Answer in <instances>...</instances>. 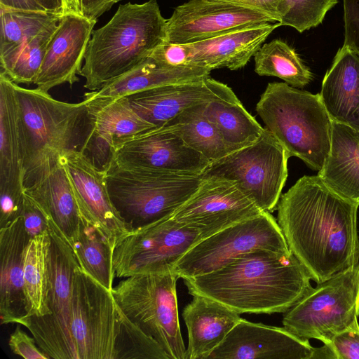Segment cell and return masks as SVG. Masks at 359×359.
I'll return each mask as SVG.
<instances>
[{
    "mask_svg": "<svg viewBox=\"0 0 359 359\" xmlns=\"http://www.w3.org/2000/svg\"><path fill=\"white\" fill-rule=\"evenodd\" d=\"M359 205L304 175L281 195L277 222L290 252L320 283L359 262Z\"/></svg>",
    "mask_w": 359,
    "mask_h": 359,
    "instance_id": "6da1fadb",
    "label": "cell"
},
{
    "mask_svg": "<svg viewBox=\"0 0 359 359\" xmlns=\"http://www.w3.org/2000/svg\"><path fill=\"white\" fill-rule=\"evenodd\" d=\"M290 252L257 249L210 273L183 279L189 293L212 299L241 314L285 313L313 287Z\"/></svg>",
    "mask_w": 359,
    "mask_h": 359,
    "instance_id": "7a4b0ae2",
    "label": "cell"
},
{
    "mask_svg": "<svg viewBox=\"0 0 359 359\" xmlns=\"http://www.w3.org/2000/svg\"><path fill=\"white\" fill-rule=\"evenodd\" d=\"M166 22L156 0L120 5L106 25L92 32L79 73L84 87L97 90L146 60L165 41Z\"/></svg>",
    "mask_w": 359,
    "mask_h": 359,
    "instance_id": "3957f363",
    "label": "cell"
},
{
    "mask_svg": "<svg viewBox=\"0 0 359 359\" xmlns=\"http://www.w3.org/2000/svg\"><path fill=\"white\" fill-rule=\"evenodd\" d=\"M22 144L25 184L66 152L81 151L90 128L88 101L69 103L14 83Z\"/></svg>",
    "mask_w": 359,
    "mask_h": 359,
    "instance_id": "277c9868",
    "label": "cell"
},
{
    "mask_svg": "<svg viewBox=\"0 0 359 359\" xmlns=\"http://www.w3.org/2000/svg\"><path fill=\"white\" fill-rule=\"evenodd\" d=\"M256 111L289 156H296L320 171L331 147L332 120L320 94H312L285 82L269 83Z\"/></svg>",
    "mask_w": 359,
    "mask_h": 359,
    "instance_id": "5b68a950",
    "label": "cell"
},
{
    "mask_svg": "<svg viewBox=\"0 0 359 359\" xmlns=\"http://www.w3.org/2000/svg\"><path fill=\"white\" fill-rule=\"evenodd\" d=\"M104 172L111 202L130 231L171 217L203 180L115 161Z\"/></svg>",
    "mask_w": 359,
    "mask_h": 359,
    "instance_id": "8992f818",
    "label": "cell"
},
{
    "mask_svg": "<svg viewBox=\"0 0 359 359\" xmlns=\"http://www.w3.org/2000/svg\"><path fill=\"white\" fill-rule=\"evenodd\" d=\"M169 271L127 277L111 290L125 315L155 339L170 359H186L181 334L176 283Z\"/></svg>",
    "mask_w": 359,
    "mask_h": 359,
    "instance_id": "52a82bcc",
    "label": "cell"
},
{
    "mask_svg": "<svg viewBox=\"0 0 359 359\" xmlns=\"http://www.w3.org/2000/svg\"><path fill=\"white\" fill-rule=\"evenodd\" d=\"M359 316V262L318 283L285 312L283 327L305 339L328 344Z\"/></svg>",
    "mask_w": 359,
    "mask_h": 359,
    "instance_id": "ba28073f",
    "label": "cell"
},
{
    "mask_svg": "<svg viewBox=\"0 0 359 359\" xmlns=\"http://www.w3.org/2000/svg\"><path fill=\"white\" fill-rule=\"evenodd\" d=\"M285 148L266 128L252 144L211 163L203 178L233 181L263 211L273 212L287 177Z\"/></svg>",
    "mask_w": 359,
    "mask_h": 359,
    "instance_id": "9c48e42d",
    "label": "cell"
},
{
    "mask_svg": "<svg viewBox=\"0 0 359 359\" xmlns=\"http://www.w3.org/2000/svg\"><path fill=\"white\" fill-rule=\"evenodd\" d=\"M48 233L49 313L27 318L22 325L50 358L76 359L70 325L74 271L79 264L70 245L50 222Z\"/></svg>",
    "mask_w": 359,
    "mask_h": 359,
    "instance_id": "30bf717a",
    "label": "cell"
},
{
    "mask_svg": "<svg viewBox=\"0 0 359 359\" xmlns=\"http://www.w3.org/2000/svg\"><path fill=\"white\" fill-rule=\"evenodd\" d=\"M257 249L290 252L277 221L269 212L264 211L203 238L180 259L172 271L182 279L206 274Z\"/></svg>",
    "mask_w": 359,
    "mask_h": 359,
    "instance_id": "8fae6325",
    "label": "cell"
},
{
    "mask_svg": "<svg viewBox=\"0 0 359 359\" xmlns=\"http://www.w3.org/2000/svg\"><path fill=\"white\" fill-rule=\"evenodd\" d=\"M203 238L201 229L171 217L134 229L114 249L115 276L127 278L172 271L180 259Z\"/></svg>",
    "mask_w": 359,
    "mask_h": 359,
    "instance_id": "7c38bea8",
    "label": "cell"
},
{
    "mask_svg": "<svg viewBox=\"0 0 359 359\" xmlns=\"http://www.w3.org/2000/svg\"><path fill=\"white\" fill-rule=\"evenodd\" d=\"M118 327V305L111 290L78 266L70 325L76 359H115Z\"/></svg>",
    "mask_w": 359,
    "mask_h": 359,
    "instance_id": "4fadbf2b",
    "label": "cell"
},
{
    "mask_svg": "<svg viewBox=\"0 0 359 359\" xmlns=\"http://www.w3.org/2000/svg\"><path fill=\"white\" fill-rule=\"evenodd\" d=\"M276 22L267 12L252 6L218 0H189L177 6L167 20L165 41L192 43Z\"/></svg>",
    "mask_w": 359,
    "mask_h": 359,
    "instance_id": "5bb4252c",
    "label": "cell"
},
{
    "mask_svg": "<svg viewBox=\"0 0 359 359\" xmlns=\"http://www.w3.org/2000/svg\"><path fill=\"white\" fill-rule=\"evenodd\" d=\"M262 212L235 182L203 178L196 192L171 217L201 229L206 238Z\"/></svg>",
    "mask_w": 359,
    "mask_h": 359,
    "instance_id": "9a60e30c",
    "label": "cell"
},
{
    "mask_svg": "<svg viewBox=\"0 0 359 359\" xmlns=\"http://www.w3.org/2000/svg\"><path fill=\"white\" fill-rule=\"evenodd\" d=\"M75 195L81 215L109 242L116 245L130 232L114 208L104 170L96 167L79 150H71L60 158Z\"/></svg>",
    "mask_w": 359,
    "mask_h": 359,
    "instance_id": "2e32d148",
    "label": "cell"
},
{
    "mask_svg": "<svg viewBox=\"0 0 359 359\" xmlns=\"http://www.w3.org/2000/svg\"><path fill=\"white\" fill-rule=\"evenodd\" d=\"M113 161L165 172L201 175L210 162L165 126L121 142Z\"/></svg>",
    "mask_w": 359,
    "mask_h": 359,
    "instance_id": "e0dca14e",
    "label": "cell"
},
{
    "mask_svg": "<svg viewBox=\"0 0 359 359\" xmlns=\"http://www.w3.org/2000/svg\"><path fill=\"white\" fill-rule=\"evenodd\" d=\"M86 99L90 128L81 151L101 170L111 163L121 142L156 128L134 111L127 97Z\"/></svg>",
    "mask_w": 359,
    "mask_h": 359,
    "instance_id": "ac0fdd59",
    "label": "cell"
},
{
    "mask_svg": "<svg viewBox=\"0 0 359 359\" xmlns=\"http://www.w3.org/2000/svg\"><path fill=\"white\" fill-rule=\"evenodd\" d=\"M309 339L287 329L240 318L208 359H313Z\"/></svg>",
    "mask_w": 359,
    "mask_h": 359,
    "instance_id": "d6986e66",
    "label": "cell"
},
{
    "mask_svg": "<svg viewBox=\"0 0 359 359\" xmlns=\"http://www.w3.org/2000/svg\"><path fill=\"white\" fill-rule=\"evenodd\" d=\"M96 22L78 13L62 15L34 82L37 89L48 93L59 85L72 86L79 81L77 74Z\"/></svg>",
    "mask_w": 359,
    "mask_h": 359,
    "instance_id": "ffe728a7",
    "label": "cell"
},
{
    "mask_svg": "<svg viewBox=\"0 0 359 359\" xmlns=\"http://www.w3.org/2000/svg\"><path fill=\"white\" fill-rule=\"evenodd\" d=\"M232 90L208 76L154 87L127 96L134 111L155 127H162L184 110L220 99Z\"/></svg>",
    "mask_w": 359,
    "mask_h": 359,
    "instance_id": "44dd1931",
    "label": "cell"
},
{
    "mask_svg": "<svg viewBox=\"0 0 359 359\" xmlns=\"http://www.w3.org/2000/svg\"><path fill=\"white\" fill-rule=\"evenodd\" d=\"M24 192L72 248L79 232L81 215L61 161L44 170L25 186Z\"/></svg>",
    "mask_w": 359,
    "mask_h": 359,
    "instance_id": "7402d4cb",
    "label": "cell"
},
{
    "mask_svg": "<svg viewBox=\"0 0 359 359\" xmlns=\"http://www.w3.org/2000/svg\"><path fill=\"white\" fill-rule=\"evenodd\" d=\"M31 238L21 217L0 229L1 324L22 325L27 316L24 293L25 250Z\"/></svg>",
    "mask_w": 359,
    "mask_h": 359,
    "instance_id": "603a6c76",
    "label": "cell"
},
{
    "mask_svg": "<svg viewBox=\"0 0 359 359\" xmlns=\"http://www.w3.org/2000/svg\"><path fill=\"white\" fill-rule=\"evenodd\" d=\"M278 22L232 31L208 39L186 44L189 64L207 69L237 70L245 67Z\"/></svg>",
    "mask_w": 359,
    "mask_h": 359,
    "instance_id": "cb8c5ba5",
    "label": "cell"
},
{
    "mask_svg": "<svg viewBox=\"0 0 359 359\" xmlns=\"http://www.w3.org/2000/svg\"><path fill=\"white\" fill-rule=\"evenodd\" d=\"M319 94L332 121L359 130V56L348 46L337 52Z\"/></svg>",
    "mask_w": 359,
    "mask_h": 359,
    "instance_id": "d4e9b609",
    "label": "cell"
},
{
    "mask_svg": "<svg viewBox=\"0 0 359 359\" xmlns=\"http://www.w3.org/2000/svg\"><path fill=\"white\" fill-rule=\"evenodd\" d=\"M182 312L189 344L186 359H208L238 322L239 313L208 297L194 294Z\"/></svg>",
    "mask_w": 359,
    "mask_h": 359,
    "instance_id": "484cf974",
    "label": "cell"
},
{
    "mask_svg": "<svg viewBox=\"0 0 359 359\" xmlns=\"http://www.w3.org/2000/svg\"><path fill=\"white\" fill-rule=\"evenodd\" d=\"M318 175L337 194L359 205V130L332 121L330 151Z\"/></svg>",
    "mask_w": 359,
    "mask_h": 359,
    "instance_id": "4316f807",
    "label": "cell"
},
{
    "mask_svg": "<svg viewBox=\"0 0 359 359\" xmlns=\"http://www.w3.org/2000/svg\"><path fill=\"white\" fill-rule=\"evenodd\" d=\"M210 70L199 67H161L148 57L134 68L108 81L100 89L85 94V97H127L160 86L201 80L210 76Z\"/></svg>",
    "mask_w": 359,
    "mask_h": 359,
    "instance_id": "83f0119b",
    "label": "cell"
},
{
    "mask_svg": "<svg viewBox=\"0 0 359 359\" xmlns=\"http://www.w3.org/2000/svg\"><path fill=\"white\" fill-rule=\"evenodd\" d=\"M25 184V168L14 83L0 73V184Z\"/></svg>",
    "mask_w": 359,
    "mask_h": 359,
    "instance_id": "f1b7e54d",
    "label": "cell"
},
{
    "mask_svg": "<svg viewBox=\"0 0 359 359\" xmlns=\"http://www.w3.org/2000/svg\"><path fill=\"white\" fill-rule=\"evenodd\" d=\"M205 113L231 152L257 141L264 129L245 109L233 90L224 97L206 103Z\"/></svg>",
    "mask_w": 359,
    "mask_h": 359,
    "instance_id": "f546056e",
    "label": "cell"
},
{
    "mask_svg": "<svg viewBox=\"0 0 359 359\" xmlns=\"http://www.w3.org/2000/svg\"><path fill=\"white\" fill-rule=\"evenodd\" d=\"M205 104L184 110L164 126L177 134L189 147L200 153L211 163L231 152L216 126L206 116Z\"/></svg>",
    "mask_w": 359,
    "mask_h": 359,
    "instance_id": "4dcf8cb0",
    "label": "cell"
},
{
    "mask_svg": "<svg viewBox=\"0 0 359 359\" xmlns=\"http://www.w3.org/2000/svg\"><path fill=\"white\" fill-rule=\"evenodd\" d=\"M49 245L50 236L48 231L31 238L25 250L24 262V293L27 312L25 319L29 317H41L49 313L48 307Z\"/></svg>",
    "mask_w": 359,
    "mask_h": 359,
    "instance_id": "1f68e13d",
    "label": "cell"
},
{
    "mask_svg": "<svg viewBox=\"0 0 359 359\" xmlns=\"http://www.w3.org/2000/svg\"><path fill=\"white\" fill-rule=\"evenodd\" d=\"M72 248L80 267L111 290L116 276L112 259L114 248L108 240L82 216L79 232Z\"/></svg>",
    "mask_w": 359,
    "mask_h": 359,
    "instance_id": "d6a6232c",
    "label": "cell"
},
{
    "mask_svg": "<svg viewBox=\"0 0 359 359\" xmlns=\"http://www.w3.org/2000/svg\"><path fill=\"white\" fill-rule=\"evenodd\" d=\"M254 60L258 75L278 77L292 87L303 88L313 79L310 69L294 49L280 39L263 44Z\"/></svg>",
    "mask_w": 359,
    "mask_h": 359,
    "instance_id": "836d02e7",
    "label": "cell"
},
{
    "mask_svg": "<svg viewBox=\"0 0 359 359\" xmlns=\"http://www.w3.org/2000/svg\"><path fill=\"white\" fill-rule=\"evenodd\" d=\"M62 15L0 6V61L11 56L25 43L59 19Z\"/></svg>",
    "mask_w": 359,
    "mask_h": 359,
    "instance_id": "e575fe53",
    "label": "cell"
},
{
    "mask_svg": "<svg viewBox=\"0 0 359 359\" xmlns=\"http://www.w3.org/2000/svg\"><path fill=\"white\" fill-rule=\"evenodd\" d=\"M60 18L25 43L11 56L0 61L1 72L16 84L34 83Z\"/></svg>",
    "mask_w": 359,
    "mask_h": 359,
    "instance_id": "d590c367",
    "label": "cell"
},
{
    "mask_svg": "<svg viewBox=\"0 0 359 359\" xmlns=\"http://www.w3.org/2000/svg\"><path fill=\"white\" fill-rule=\"evenodd\" d=\"M118 311L115 359H170L161 345L131 321L118 305Z\"/></svg>",
    "mask_w": 359,
    "mask_h": 359,
    "instance_id": "8d00e7d4",
    "label": "cell"
},
{
    "mask_svg": "<svg viewBox=\"0 0 359 359\" xmlns=\"http://www.w3.org/2000/svg\"><path fill=\"white\" fill-rule=\"evenodd\" d=\"M337 0H276L280 26H290L303 32L320 25Z\"/></svg>",
    "mask_w": 359,
    "mask_h": 359,
    "instance_id": "74e56055",
    "label": "cell"
},
{
    "mask_svg": "<svg viewBox=\"0 0 359 359\" xmlns=\"http://www.w3.org/2000/svg\"><path fill=\"white\" fill-rule=\"evenodd\" d=\"M23 184H0V229L21 217L25 201Z\"/></svg>",
    "mask_w": 359,
    "mask_h": 359,
    "instance_id": "f35d334b",
    "label": "cell"
},
{
    "mask_svg": "<svg viewBox=\"0 0 359 359\" xmlns=\"http://www.w3.org/2000/svg\"><path fill=\"white\" fill-rule=\"evenodd\" d=\"M327 345L333 359H359V324L355 321L349 327L335 334Z\"/></svg>",
    "mask_w": 359,
    "mask_h": 359,
    "instance_id": "ab89813d",
    "label": "cell"
},
{
    "mask_svg": "<svg viewBox=\"0 0 359 359\" xmlns=\"http://www.w3.org/2000/svg\"><path fill=\"white\" fill-rule=\"evenodd\" d=\"M189 55L186 44H176L165 41L152 51L149 58L158 66L165 68L194 67L190 65Z\"/></svg>",
    "mask_w": 359,
    "mask_h": 359,
    "instance_id": "60d3db41",
    "label": "cell"
},
{
    "mask_svg": "<svg viewBox=\"0 0 359 359\" xmlns=\"http://www.w3.org/2000/svg\"><path fill=\"white\" fill-rule=\"evenodd\" d=\"M18 324L11 334L8 345L11 350L17 355L25 359L50 358L37 345L34 337H29Z\"/></svg>",
    "mask_w": 359,
    "mask_h": 359,
    "instance_id": "b9f144b4",
    "label": "cell"
},
{
    "mask_svg": "<svg viewBox=\"0 0 359 359\" xmlns=\"http://www.w3.org/2000/svg\"><path fill=\"white\" fill-rule=\"evenodd\" d=\"M344 44L359 56V0H343Z\"/></svg>",
    "mask_w": 359,
    "mask_h": 359,
    "instance_id": "7bdbcfd3",
    "label": "cell"
},
{
    "mask_svg": "<svg viewBox=\"0 0 359 359\" xmlns=\"http://www.w3.org/2000/svg\"><path fill=\"white\" fill-rule=\"evenodd\" d=\"M21 218L25 229L31 238L48 231V218L35 203L25 194Z\"/></svg>",
    "mask_w": 359,
    "mask_h": 359,
    "instance_id": "ee69618b",
    "label": "cell"
},
{
    "mask_svg": "<svg viewBox=\"0 0 359 359\" xmlns=\"http://www.w3.org/2000/svg\"><path fill=\"white\" fill-rule=\"evenodd\" d=\"M79 13L90 20H97L113 6L111 0H77Z\"/></svg>",
    "mask_w": 359,
    "mask_h": 359,
    "instance_id": "f6af8a7d",
    "label": "cell"
},
{
    "mask_svg": "<svg viewBox=\"0 0 359 359\" xmlns=\"http://www.w3.org/2000/svg\"><path fill=\"white\" fill-rule=\"evenodd\" d=\"M0 6L15 10L46 11L38 0H0Z\"/></svg>",
    "mask_w": 359,
    "mask_h": 359,
    "instance_id": "bcb514c9",
    "label": "cell"
},
{
    "mask_svg": "<svg viewBox=\"0 0 359 359\" xmlns=\"http://www.w3.org/2000/svg\"><path fill=\"white\" fill-rule=\"evenodd\" d=\"M247 5L262 9L271 15L277 22L278 18L276 9V0H218Z\"/></svg>",
    "mask_w": 359,
    "mask_h": 359,
    "instance_id": "7dc6e473",
    "label": "cell"
},
{
    "mask_svg": "<svg viewBox=\"0 0 359 359\" xmlns=\"http://www.w3.org/2000/svg\"><path fill=\"white\" fill-rule=\"evenodd\" d=\"M38 1L48 12L56 14L65 13L63 0H38Z\"/></svg>",
    "mask_w": 359,
    "mask_h": 359,
    "instance_id": "c3c4849f",
    "label": "cell"
},
{
    "mask_svg": "<svg viewBox=\"0 0 359 359\" xmlns=\"http://www.w3.org/2000/svg\"><path fill=\"white\" fill-rule=\"evenodd\" d=\"M65 12H74L79 13L77 0H63Z\"/></svg>",
    "mask_w": 359,
    "mask_h": 359,
    "instance_id": "681fc988",
    "label": "cell"
},
{
    "mask_svg": "<svg viewBox=\"0 0 359 359\" xmlns=\"http://www.w3.org/2000/svg\"><path fill=\"white\" fill-rule=\"evenodd\" d=\"M120 1H122V0H111V2L113 4V5H114V4H116V3H117V2Z\"/></svg>",
    "mask_w": 359,
    "mask_h": 359,
    "instance_id": "f907efd6",
    "label": "cell"
}]
</instances>
